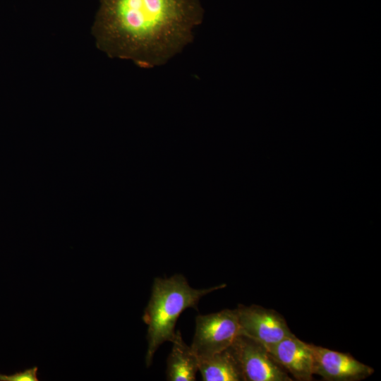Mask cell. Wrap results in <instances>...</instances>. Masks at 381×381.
<instances>
[{"mask_svg": "<svg viewBox=\"0 0 381 381\" xmlns=\"http://www.w3.org/2000/svg\"><path fill=\"white\" fill-rule=\"evenodd\" d=\"M92 32L109 57L144 68L166 64L193 38L202 19L198 0H101Z\"/></svg>", "mask_w": 381, "mask_h": 381, "instance_id": "1", "label": "cell"}, {"mask_svg": "<svg viewBox=\"0 0 381 381\" xmlns=\"http://www.w3.org/2000/svg\"><path fill=\"white\" fill-rule=\"evenodd\" d=\"M226 284L202 289L191 287L182 274L154 279L150 299L145 309L143 320L147 325L148 346L145 363L149 367L159 346L172 341L178 318L186 308H197L200 299Z\"/></svg>", "mask_w": 381, "mask_h": 381, "instance_id": "2", "label": "cell"}, {"mask_svg": "<svg viewBox=\"0 0 381 381\" xmlns=\"http://www.w3.org/2000/svg\"><path fill=\"white\" fill-rule=\"evenodd\" d=\"M239 335L236 309L198 315L190 348L198 359L207 358L231 347Z\"/></svg>", "mask_w": 381, "mask_h": 381, "instance_id": "3", "label": "cell"}, {"mask_svg": "<svg viewBox=\"0 0 381 381\" xmlns=\"http://www.w3.org/2000/svg\"><path fill=\"white\" fill-rule=\"evenodd\" d=\"M240 335L248 337L265 349L293 335L283 318L277 311L252 305L236 308Z\"/></svg>", "mask_w": 381, "mask_h": 381, "instance_id": "4", "label": "cell"}, {"mask_svg": "<svg viewBox=\"0 0 381 381\" xmlns=\"http://www.w3.org/2000/svg\"><path fill=\"white\" fill-rule=\"evenodd\" d=\"M231 348L239 363L243 380L291 381L286 370L259 343L243 335L237 337Z\"/></svg>", "mask_w": 381, "mask_h": 381, "instance_id": "5", "label": "cell"}, {"mask_svg": "<svg viewBox=\"0 0 381 381\" xmlns=\"http://www.w3.org/2000/svg\"><path fill=\"white\" fill-rule=\"evenodd\" d=\"M314 356V374L329 381H356L368 377L374 370L341 353L312 344Z\"/></svg>", "mask_w": 381, "mask_h": 381, "instance_id": "6", "label": "cell"}, {"mask_svg": "<svg viewBox=\"0 0 381 381\" xmlns=\"http://www.w3.org/2000/svg\"><path fill=\"white\" fill-rule=\"evenodd\" d=\"M272 359L298 380L310 381L314 375L312 344L294 334L266 348Z\"/></svg>", "mask_w": 381, "mask_h": 381, "instance_id": "7", "label": "cell"}, {"mask_svg": "<svg viewBox=\"0 0 381 381\" xmlns=\"http://www.w3.org/2000/svg\"><path fill=\"white\" fill-rule=\"evenodd\" d=\"M167 358V379L169 381H194L198 371V358L183 340L178 330L171 341Z\"/></svg>", "mask_w": 381, "mask_h": 381, "instance_id": "8", "label": "cell"}, {"mask_svg": "<svg viewBox=\"0 0 381 381\" xmlns=\"http://www.w3.org/2000/svg\"><path fill=\"white\" fill-rule=\"evenodd\" d=\"M198 371L204 381L243 380L231 346L210 357L198 359Z\"/></svg>", "mask_w": 381, "mask_h": 381, "instance_id": "9", "label": "cell"}, {"mask_svg": "<svg viewBox=\"0 0 381 381\" xmlns=\"http://www.w3.org/2000/svg\"><path fill=\"white\" fill-rule=\"evenodd\" d=\"M37 368L34 367L11 375L0 374V381H37Z\"/></svg>", "mask_w": 381, "mask_h": 381, "instance_id": "10", "label": "cell"}]
</instances>
